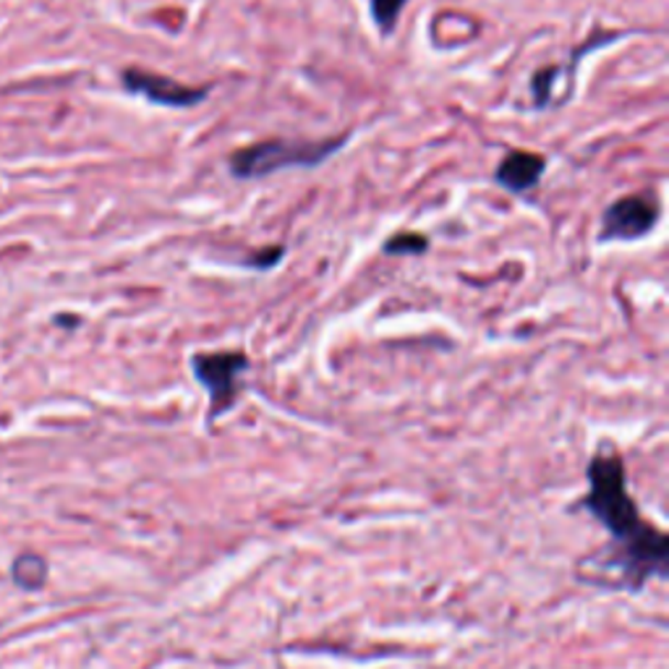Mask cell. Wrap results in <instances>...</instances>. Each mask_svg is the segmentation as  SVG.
<instances>
[{"label": "cell", "mask_w": 669, "mask_h": 669, "mask_svg": "<svg viewBox=\"0 0 669 669\" xmlns=\"http://www.w3.org/2000/svg\"><path fill=\"white\" fill-rule=\"evenodd\" d=\"M589 494L581 505L610 531L612 549L599 570H617L623 589L638 591L651 578L667 576L669 542L659 528L640 519L636 500L627 492V473L620 453L602 445L589 464Z\"/></svg>", "instance_id": "obj_1"}, {"label": "cell", "mask_w": 669, "mask_h": 669, "mask_svg": "<svg viewBox=\"0 0 669 669\" xmlns=\"http://www.w3.org/2000/svg\"><path fill=\"white\" fill-rule=\"evenodd\" d=\"M350 136L343 134L337 140H265L241 147L227 157V170L238 181H259V178L282 174V170L316 168L327 163L346 147Z\"/></svg>", "instance_id": "obj_2"}, {"label": "cell", "mask_w": 669, "mask_h": 669, "mask_svg": "<svg viewBox=\"0 0 669 669\" xmlns=\"http://www.w3.org/2000/svg\"><path fill=\"white\" fill-rule=\"evenodd\" d=\"M191 371L197 382L202 384L210 395V413L207 424L218 422L238 403L241 395V377L248 371V358L241 350H212V354L191 356Z\"/></svg>", "instance_id": "obj_3"}, {"label": "cell", "mask_w": 669, "mask_h": 669, "mask_svg": "<svg viewBox=\"0 0 669 669\" xmlns=\"http://www.w3.org/2000/svg\"><path fill=\"white\" fill-rule=\"evenodd\" d=\"M661 204L654 194H631L620 197L604 210L599 223V244L612 241H638L648 236L659 223Z\"/></svg>", "instance_id": "obj_4"}, {"label": "cell", "mask_w": 669, "mask_h": 669, "mask_svg": "<svg viewBox=\"0 0 669 669\" xmlns=\"http://www.w3.org/2000/svg\"><path fill=\"white\" fill-rule=\"evenodd\" d=\"M123 87L131 94H140L152 105L174 108V110H189L202 105L210 98L207 87H189L183 81L174 79V76H163L155 71H144V68H126L121 74Z\"/></svg>", "instance_id": "obj_5"}, {"label": "cell", "mask_w": 669, "mask_h": 669, "mask_svg": "<svg viewBox=\"0 0 669 669\" xmlns=\"http://www.w3.org/2000/svg\"><path fill=\"white\" fill-rule=\"evenodd\" d=\"M544 170H547V157L536 155V152L515 149L508 152L494 168V181L497 186H502L508 194L521 197L539 186Z\"/></svg>", "instance_id": "obj_6"}, {"label": "cell", "mask_w": 669, "mask_h": 669, "mask_svg": "<svg viewBox=\"0 0 669 669\" xmlns=\"http://www.w3.org/2000/svg\"><path fill=\"white\" fill-rule=\"evenodd\" d=\"M382 252L392 254V257H419V254L430 252V238L422 236V233L405 231L384 241Z\"/></svg>", "instance_id": "obj_7"}, {"label": "cell", "mask_w": 669, "mask_h": 669, "mask_svg": "<svg viewBox=\"0 0 669 669\" xmlns=\"http://www.w3.org/2000/svg\"><path fill=\"white\" fill-rule=\"evenodd\" d=\"M405 3H409V0H369L371 19H375L382 37H390V34L395 32L400 11L405 9Z\"/></svg>", "instance_id": "obj_8"}, {"label": "cell", "mask_w": 669, "mask_h": 669, "mask_svg": "<svg viewBox=\"0 0 669 669\" xmlns=\"http://www.w3.org/2000/svg\"><path fill=\"white\" fill-rule=\"evenodd\" d=\"M30 572V578H26L24 589H37L40 583L45 581L47 578V568H45V560H40V557L34 555H24L19 557L16 565H13V572Z\"/></svg>", "instance_id": "obj_9"}, {"label": "cell", "mask_w": 669, "mask_h": 669, "mask_svg": "<svg viewBox=\"0 0 669 669\" xmlns=\"http://www.w3.org/2000/svg\"><path fill=\"white\" fill-rule=\"evenodd\" d=\"M282 254H286V248L282 246H267L261 248V252L252 254V257L246 259V265L254 267V270H272V267L282 259Z\"/></svg>", "instance_id": "obj_10"}]
</instances>
